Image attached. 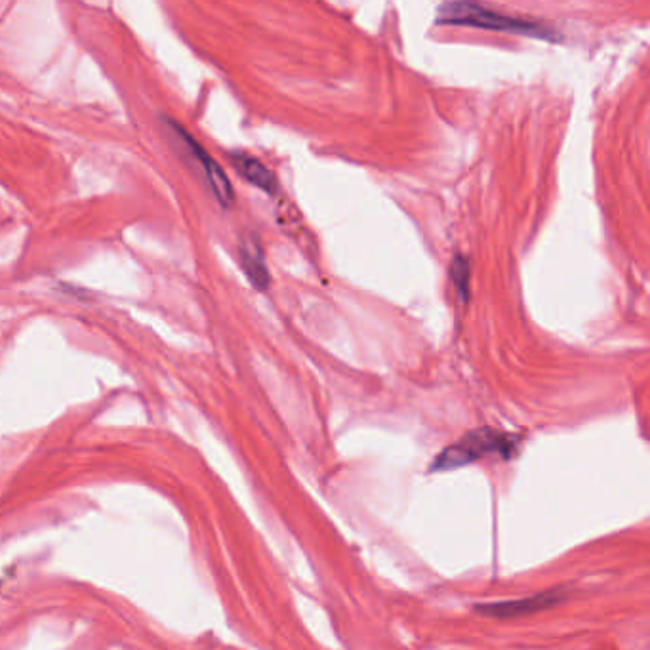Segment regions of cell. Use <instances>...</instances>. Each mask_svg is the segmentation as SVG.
I'll list each match as a JSON object with an SVG mask.
<instances>
[{"label": "cell", "mask_w": 650, "mask_h": 650, "mask_svg": "<svg viewBox=\"0 0 650 650\" xmlns=\"http://www.w3.org/2000/svg\"><path fill=\"white\" fill-rule=\"evenodd\" d=\"M561 601V596L557 591H548V594H540V596L527 597V599H519V601H504L491 602V605H479L475 607L477 612L491 618H519L525 615H534L540 610L549 609L557 602Z\"/></svg>", "instance_id": "277c9868"}, {"label": "cell", "mask_w": 650, "mask_h": 650, "mask_svg": "<svg viewBox=\"0 0 650 650\" xmlns=\"http://www.w3.org/2000/svg\"><path fill=\"white\" fill-rule=\"evenodd\" d=\"M519 445V437L509 435V433L496 432L491 427L475 430L460 439L458 443L448 446L439 454L433 462L432 472H451L458 467L473 464L483 456L488 454H502V456H512L515 446Z\"/></svg>", "instance_id": "7a4b0ae2"}, {"label": "cell", "mask_w": 650, "mask_h": 650, "mask_svg": "<svg viewBox=\"0 0 650 650\" xmlns=\"http://www.w3.org/2000/svg\"><path fill=\"white\" fill-rule=\"evenodd\" d=\"M451 277L454 287L462 296V300H467V292H470V261L458 256L452 264Z\"/></svg>", "instance_id": "52a82bcc"}, {"label": "cell", "mask_w": 650, "mask_h": 650, "mask_svg": "<svg viewBox=\"0 0 650 650\" xmlns=\"http://www.w3.org/2000/svg\"><path fill=\"white\" fill-rule=\"evenodd\" d=\"M437 23L488 29V31H501V33L544 39V41H555L557 39L554 29L546 28L544 23L523 20L517 16L502 14V12L486 10L485 7H479V4H470V2L443 4V7L439 8Z\"/></svg>", "instance_id": "6da1fadb"}, {"label": "cell", "mask_w": 650, "mask_h": 650, "mask_svg": "<svg viewBox=\"0 0 650 650\" xmlns=\"http://www.w3.org/2000/svg\"><path fill=\"white\" fill-rule=\"evenodd\" d=\"M229 161H231L235 171L239 172L243 178L256 185V187H260L269 195H275V192H277V178H275L274 172L269 171L258 158L248 155V153L234 151V153H229Z\"/></svg>", "instance_id": "5b68a950"}, {"label": "cell", "mask_w": 650, "mask_h": 650, "mask_svg": "<svg viewBox=\"0 0 650 650\" xmlns=\"http://www.w3.org/2000/svg\"><path fill=\"white\" fill-rule=\"evenodd\" d=\"M240 260H243L248 281L252 282L258 290H266L269 287V274H267L266 261L261 258L260 248L243 247Z\"/></svg>", "instance_id": "8992f818"}, {"label": "cell", "mask_w": 650, "mask_h": 650, "mask_svg": "<svg viewBox=\"0 0 650 650\" xmlns=\"http://www.w3.org/2000/svg\"><path fill=\"white\" fill-rule=\"evenodd\" d=\"M172 126H174V131H176L179 140H182V144L187 145V149L192 151L193 157L199 161L206 179H208V184L213 187L214 195H216L219 205L224 206V208H229V206L234 205L235 193L224 168L206 153L203 145L197 144V140L189 132L184 131L178 124L172 123Z\"/></svg>", "instance_id": "3957f363"}]
</instances>
